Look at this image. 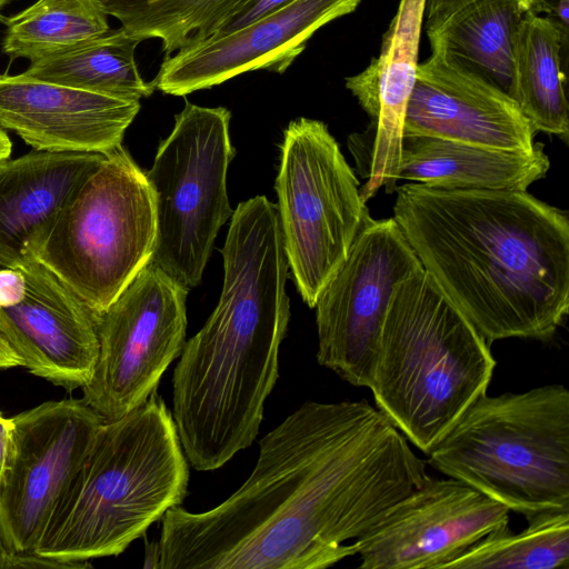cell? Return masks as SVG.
Returning <instances> with one entry per match:
<instances>
[{
	"instance_id": "cell-1",
	"label": "cell",
	"mask_w": 569,
	"mask_h": 569,
	"mask_svg": "<svg viewBox=\"0 0 569 569\" xmlns=\"http://www.w3.org/2000/svg\"><path fill=\"white\" fill-rule=\"evenodd\" d=\"M427 465L367 399L306 401L260 439L251 475L223 502L164 513L147 567H331L428 479Z\"/></svg>"
},
{
	"instance_id": "cell-2",
	"label": "cell",
	"mask_w": 569,
	"mask_h": 569,
	"mask_svg": "<svg viewBox=\"0 0 569 569\" xmlns=\"http://www.w3.org/2000/svg\"><path fill=\"white\" fill-rule=\"evenodd\" d=\"M422 269L489 345L548 341L569 311V219L527 190L396 188Z\"/></svg>"
},
{
	"instance_id": "cell-3",
	"label": "cell",
	"mask_w": 569,
	"mask_h": 569,
	"mask_svg": "<svg viewBox=\"0 0 569 569\" xmlns=\"http://www.w3.org/2000/svg\"><path fill=\"white\" fill-rule=\"evenodd\" d=\"M220 252L219 302L186 341L172 377V419L198 471L221 468L258 436L290 319L276 204L263 196L240 202Z\"/></svg>"
},
{
	"instance_id": "cell-4",
	"label": "cell",
	"mask_w": 569,
	"mask_h": 569,
	"mask_svg": "<svg viewBox=\"0 0 569 569\" xmlns=\"http://www.w3.org/2000/svg\"><path fill=\"white\" fill-rule=\"evenodd\" d=\"M188 481L172 415L154 391L99 427L32 553L77 568L118 556L182 503Z\"/></svg>"
},
{
	"instance_id": "cell-5",
	"label": "cell",
	"mask_w": 569,
	"mask_h": 569,
	"mask_svg": "<svg viewBox=\"0 0 569 569\" xmlns=\"http://www.w3.org/2000/svg\"><path fill=\"white\" fill-rule=\"evenodd\" d=\"M496 365L487 340L420 269L395 288L369 389L427 455L487 393Z\"/></svg>"
},
{
	"instance_id": "cell-6",
	"label": "cell",
	"mask_w": 569,
	"mask_h": 569,
	"mask_svg": "<svg viewBox=\"0 0 569 569\" xmlns=\"http://www.w3.org/2000/svg\"><path fill=\"white\" fill-rule=\"evenodd\" d=\"M427 455L510 511L569 510V391L553 383L485 393Z\"/></svg>"
},
{
	"instance_id": "cell-7",
	"label": "cell",
	"mask_w": 569,
	"mask_h": 569,
	"mask_svg": "<svg viewBox=\"0 0 569 569\" xmlns=\"http://www.w3.org/2000/svg\"><path fill=\"white\" fill-rule=\"evenodd\" d=\"M156 239L153 191L119 144L70 194L36 259L100 313L151 261Z\"/></svg>"
},
{
	"instance_id": "cell-8",
	"label": "cell",
	"mask_w": 569,
	"mask_h": 569,
	"mask_svg": "<svg viewBox=\"0 0 569 569\" xmlns=\"http://www.w3.org/2000/svg\"><path fill=\"white\" fill-rule=\"evenodd\" d=\"M274 188L288 264L302 300L315 308L372 218L355 171L320 120L289 122Z\"/></svg>"
},
{
	"instance_id": "cell-9",
	"label": "cell",
	"mask_w": 569,
	"mask_h": 569,
	"mask_svg": "<svg viewBox=\"0 0 569 569\" xmlns=\"http://www.w3.org/2000/svg\"><path fill=\"white\" fill-rule=\"evenodd\" d=\"M231 113L186 100L144 172L153 191L157 239L151 261L188 291L199 284L220 228L233 211L227 171L236 156Z\"/></svg>"
},
{
	"instance_id": "cell-10",
	"label": "cell",
	"mask_w": 569,
	"mask_h": 569,
	"mask_svg": "<svg viewBox=\"0 0 569 569\" xmlns=\"http://www.w3.org/2000/svg\"><path fill=\"white\" fill-rule=\"evenodd\" d=\"M188 290L150 261L98 315L99 352L82 400L104 421L141 406L186 343Z\"/></svg>"
},
{
	"instance_id": "cell-11",
	"label": "cell",
	"mask_w": 569,
	"mask_h": 569,
	"mask_svg": "<svg viewBox=\"0 0 569 569\" xmlns=\"http://www.w3.org/2000/svg\"><path fill=\"white\" fill-rule=\"evenodd\" d=\"M420 269L396 220L372 219L315 305L319 365L369 388L395 288Z\"/></svg>"
},
{
	"instance_id": "cell-12",
	"label": "cell",
	"mask_w": 569,
	"mask_h": 569,
	"mask_svg": "<svg viewBox=\"0 0 569 569\" xmlns=\"http://www.w3.org/2000/svg\"><path fill=\"white\" fill-rule=\"evenodd\" d=\"M13 447L0 482V538L32 553L103 418L82 399L47 401L11 418Z\"/></svg>"
},
{
	"instance_id": "cell-13",
	"label": "cell",
	"mask_w": 569,
	"mask_h": 569,
	"mask_svg": "<svg viewBox=\"0 0 569 569\" xmlns=\"http://www.w3.org/2000/svg\"><path fill=\"white\" fill-rule=\"evenodd\" d=\"M98 315L37 259L0 268V335L23 367L56 386L72 391L91 379Z\"/></svg>"
},
{
	"instance_id": "cell-14",
	"label": "cell",
	"mask_w": 569,
	"mask_h": 569,
	"mask_svg": "<svg viewBox=\"0 0 569 569\" xmlns=\"http://www.w3.org/2000/svg\"><path fill=\"white\" fill-rule=\"evenodd\" d=\"M509 512L458 479L429 476L353 541L359 568L445 569L485 536L509 526Z\"/></svg>"
},
{
	"instance_id": "cell-15",
	"label": "cell",
	"mask_w": 569,
	"mask_h": 569,
	"mask_svg": "<svg viewBox=\"0 0 569 569\" xmlns=\"http://www.w3.org/2000/svg\"><path fill=\"white\" fill-rule=\"evenodd\" d=\"M361 0H293L241 28L214 33L167 56L152 83L187 96L241 73H283L325 24L356 10Z\"/></svg>"
},
{
	"instance_id": "cell-16",
	"label": "cell",
	"mask_w": 569,
	"mask_h": 569,
	"mask_svg": "<svg viewBox=\"0 0 569 569\" xmlns=\"http://www.w3.org/2000/svg\"><path fill=\"white\" fill-rule=\"evenodd\" d=\"M426 0H400L398 10L382 37L378 57L360 73L346 78V88L370 118L362 136L349 138L358 171L367 182L360 186L365 202L380 188L396 191L403 136L405 112L417 66Z\"/></svg>"
},
{
	"instance_id": "cell-17",
	"label": "cell",
	"mask_w": 569,
	"mask_h": 569,
	"mask_svg": "<svg viewBox=\"0 0 569 569\" xmlns=\"http://www.w3.org/2000/svg\"><path fill=\"white\" fill-rule=\"evenodd\" d=\"M532 151L536 131L511 97L437 52L418 63L403 134Z\"/></svg>"
},
{
	"instance_id": "cell-18",
	"label": "cell",
	"mask_w": 569,
	"mask_h": 569,
	"mask_svg": "<svg viewBox=\"0 0 569 569\" xmlns=\"http://www.w3.org/2000/svg\"><path fill=\"white\" fill-rule=\"evenodd\" d=\"M140 110L127 100L20 74H0V128L34 150L106 152L119 144Z\"/></svg>"
},
{
	"instance_id": "cell-19",
	"label": "cell",
	"mask_w": 569,
	"mask_h": 569,
	"mask_svg": "<svg viewBox=\"0 0 569 569\" xmlns=\"http://www.w3.org/2000/svg\"><path fill=\"white\" fill-rule=\"evenodd\" d=\"M101 156L32 150L0 162V268L36 259L68 198Z\"/></svg>"
},
{
	"instance_id": "cell-20",
	"label": "cell",
	"mask_w": 569,
	"mask_h": 569,
	"mask_svg": "<svg viewBox=\"0 0 569 569\" xmlns=\"http://www.w3.org/2000/svg\"><path fill=\"white\" fill-rule=\"evenodd\" d=\"M549 168L539 142L532 151H518L405 133L397 178L446 189L525 191Z\"/></svg>"
},
{
	"instance_id": "cell-21",
	"label": "cell",
	"mask_w": 569,
	"mask_h": 569,
	"mask_svg": "<svg viewBox=\"0 0 569 569\" xmlns=\"http://www.w3.org/2000/svg\"><path fill=\"white\" fill-rule=\"evenodd\" d=\"M568 36L548 18L528 10L513 42L511 81L508 94L536 132L569 136V106L566 96Z\"/></svg>"
},
{
	"instance_id": "cell-22",
	"label": "cell",
	"mask_w": 569,
	"mask_h": 569,
	"mask_svg": "<svg viewBox=\"0 0 569 569\" xmlns=\"http://www.w3.org/2000/svg\"><path fill=\"white\" fill-rule=\"evenodd\" d=\"M532 0H471L426 28L431 52L508 93L513 42Z\"/></svg>"
},
{
	"instance_id": "cell-23",
	"label": "cell",
	"mask_w": 569,
	"mask_h": 569,
	"mask_svg": "<svg viewBox=\"0 0 569 569\" xmlns=\"http://www.w3.org/2000/svg\"><path fill=\"white\" fill-rule=\"evenodd\" d=\"M140 42L121 27L30 61L22 72L38 80L127 100L150 97L154 86L140 74Z\"/></svg>"
},
{
	"instance_id": "cell-24",
	"label": "cell",
	"mask_w": 569,
	"mask_h": 569,
	"mask_svg": "<svg viewBox=\"0 0 569 569\" xmlns=\"http://www.w3.org/2000/svg\"><path fill=\"white\" fill-rule=\"evenodd\" d=\"M139 42L159 39L167 56L221 31L252 0H98Z\"/></svg>"
},
{
	"instance_id": "cell-25",
	"label": "cell",
	"mask_w": 569,
	"mask_h": 569,
	"mask_svg": "<svg viewBox=\"0 0 569 569\" xmlns=\"http://www.w3.org/2000/svg\"><path fill=\"white\" fill-rule=\"evenodd\" d=\"M3 22L1 50L10 60L32 61L110 29L98 0H37Z\"/></svg>"
},
{
	"instance_id": "cell-26",
	"label": "cell",
	"mask_w": 569,
	"mask_h": 569,
	"mask_svg": "<svg viewBox=\"0 0 569 569\" xmlns=\"http://www.w3.org/2000/svg\"><path fill=\"white\" fill-rule=\"evenodd\" d=\"M512 532L497 529L447 563L445 569H556L569 567V510H546L526 517Z\"/></svg>"
},
{
	"instance_id": "cell-27",
	"label": "cell",
	"mask_w": 569,
	"mask_h": 569,
	"mask_svg": "<svg viewBox=\"0 0 569 569\" xmlns=\"http://www.w3.org/2000/svg\"><path fill=\"white\" fill-rule=\"evenodd\" d=\"M291 1L293 0H252L219 32H226L241 28L290 3Z\"/></svg>"
},
{
	"instance_id": "cell-28",
	"label": "cell",
	"mask_w": 569,
	"mask_h": 569,
	"mask_svg": "<svg viewBox=\"0 0 569 569\" xmlns=\"http://www.w3.org/2000/svg\"><path fill=\"white\" fill-rule=\"evenodd\" d=\"M531 11L545 13L561 32L569 36V0H532Z\"/></svg>"
},
{
	"instance_id": "cell-29",
	"label": "cell",
	"mask_w": 569,
	"mask_h": 569,
	"mask_svg": "<svg viewBox=\"0 0 569 569\" xmlns=\"http://www.w3.org/2000/svg\"><path fill=\"white\" fill-rule=\"evenodd\" d=\"M470 1L471 0H426V28L440 23L453 11Z\"/></svg>"
},
{
	"instance_id": "cell-30",
	"label": "cell",
	"mask_w": 569,
	"mask_h": 569,
	"mask_svg": "<svg viewBox=\"0 0 569 569\" xmlns=\"http://www.w3.org/2000/svg\"><path fill=\"white\" fill-rule=\"evenodd\" d=\"M13 447V425L11 418L0 412V482L9 465Z\"/></svg>"
},
{
	"instance_id": "cell-31",
	"label": "cell",
	"mask_w": 569,
	"mask_h": 569,
	"mask_svg": "<svg viewBox=\"0 0 569 569\" xmlns=\"http://www.w3.org/2000/svg\"><path fill=\"white\" fill-rule=\"evenodd\" d=\"M18 366H22L21 359L0 335V369L13 368Z\"/></svg>"
},
{
	"instance_id": "cell-32",
	"label": "cell",
	"mask_w": 569,
	"mask_h": 569,
	"mask_svg": "<svg viewBox=\"0 0 569 569\" xmlns=\"http://www.w3.org/2000/svg\"><path fill=\"white\" fill-rule=\"evenodd\" d=\"M11 141L3 129L0 128V162L10 158Z\"/></svg>"
},
{
	"instance_id": "cell-33",
	"label": "cell",
	"mask_w": 569,
	"mask_h": 569,
	"mask_svg": "<svg viewBox=\"0 0 569 569\" xmlns=\"http://www.w3.org/2000/svg\"><path fill=\"white\" fill-rule=\"evenodd\" d=\"M12 552H10L3 545L0 538V569L11 568Z\"/></svg>"
},
{
	"instance_id": "cell-34",
	"label": "cell",
	"mask_w": 569,
	"mask_h": 569,
	"mask_svg": "<svg viewBox=\"0 0 569 569\" xmlns=\"http://www.w3.org/2000/svg\"><path fill=\"white\" fill-rule=\"evenodd\" d=\"M11 0H0V21H4V17L1 14V10L6 4H8Z\"/></svg>"
}]
</instances>
